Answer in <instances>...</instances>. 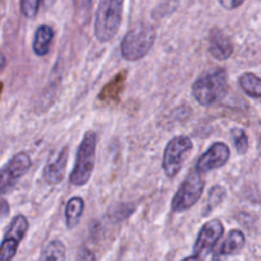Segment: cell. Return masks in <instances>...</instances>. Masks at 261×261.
<instances>
[{"instance_id":"7c38bea8","label":"cell","mask_w":261,"mask_h":261,"mask_svg":"<svg viewBox=\"0 0 261 261\" xmlns=\"http://www.w3.org/2000/svg\"><path fill=\"white\" fill-rule=\"evenodd\" d=\"M209 53L214 59L221 61L233 55V43L221 28H212L209 32Z\"/></svg>"},{"instance_id":"f546056e","label":"cell","mask_w":261,"mask_h":261,"mask_svg":"<svg viewBox=\"0 0 261 261\" xmlns=\"http://www.w3.org/2000/svg\"><path fill=\"white\" fill-rule=\"evenodd\" d=\"M2 89H3V84L0 83V93H2Z\"/></svg>"},{"instance_id":"603a6c76","label":"cell","mask_w":261,"mask_h":261,"mask_svg":"<svg viewBox=\"0 0 261 261\" xmlns=\"http://www.w3.org/2000/svg\"><path fill=\"white\" fill-rule=\"evenodd\" d=\"M41 0H20V10L22 14L28 19H32L36 17L40 9Z\"/></svg>"},{"instance_id":"6da1fadb","label":"cell","mask_w":261,"mask_h":261,"mask_svg":"<svg viewBox=\"0 0 261 261\" xmlns=\"http://www.w3.org/2000/svg\"><path fill=\"white\" fill-rule=\"evenodd\" d=\"M228 92V74L226 69L214 68L204 71L191 87V93L195 101L201 106H212L218 103Z\"/></svg>"},{"instance_id":"30bf717a","label":"cell","mask_w":261,"mask_h":261,"mask_svg":"<svg viewBox=\"0 0 261 261\" xmlns=\"http://www.w3.org/2000/svg\"><path fill=\"white\" fill-rule=\"evenodd\" d=\"M224 233V226L219 219H211L203 224L194 244V255H208L216 247Z\"/></svg>"},{"instance_id":"d4e9b609","label":"cell","mask_w":261,"mask_h":261,"mask_svg":"<svg viewBox=\"0 0 261 261\" xmlns=\"http://www.w3.org/2000/svg\"><path fill=\"white\" fill-rule=\"evenodd\" d=\"M245 3V0H219V4L227 10H233L236 8L241 7Z\"/></svg>"},{"instance_id":"ac0fdd59","label":"cell","mask_w":261,"mask_h":261,"mask_svg":"<svg viewBox=\"0 0 261 261\" xmlns=\"http://www.w3.org/2000/svg\"><path fill=\"white\" fill-rule=\"evenodd\" d=\"M66 249L60 240H53L42 250L38 261H65Z\"/></svg>"},{"instance_id":"e0dca14e","label":"cell","mask_w":261,"mask_h":261,"mask_svg":"<svg viewBox=\"0 0 261 261\" xmlns=\"http://www.w3.org/2000/svg\"><path fill=\"white\" fill-rule=\"evenodd\" d=\"M239 84L242 91L251 98L260 99L261 97V81L254 73H244L239 78Z\"/></svg>"},{"instance_id":"8fae6325","label":"cell","mask_w":261,"mask_h":261,"mask_svg":"<svg viewBox=\"0 0 261 261\" xmlns=\"http://www.w3.org/2000/svg\"><path fill=\"white\" fill-rule=\"evenodd\" d=\"M69 160V147H63L43 168L42 177L50 185H59L65 178L66 165Z\"/></svg>"},{"instance_id":"3957f363","label":"cell","mask_w":261,"mask_h":261,"mask_svg":"<svg viewBox=\"0 0 261 261\" xmlns=\"http://www.w3.org/2000/svg\"><path fill=\"white\" fill-rule=\"evenodd\" d=\"M125 0H99L94 20V36L99 42H109L117 35L124 17Z\"/></svg>"},{"instance_id":"7a4b0ae2","label":"cell","mask_w":261,"mask_h":261,"mask_svg":"<svg viewBox=\"0 0 261 261\" xmlns=\"http://www.w3.org/2000/svg\"><path fill=\"white\" fill-rule=\"evenodd\" d=\"M157 38V31L152 24L139 22L133 25L124 36L120 45L121 55L127 61H138L147 56Z\"/></svg>"},{"instance_id":"9a60e30c","label":"cell","mask_w":261,"mask_h":261,"mask_svg":"<svg viewBox=\"0 0 261 261\" xmlns=\"http://www.w3.org/2000/svg\"><path fill=\"white\" fill-rule=\"evenodd\" d=\"M126 71H121L117 74L112 81H110L102 89L99 94V99L107 102H117L120 99V93L124 89L125 81H126Z\"/></svg>"},{"instance_id":"484cf974","label":"cell","mask_w":261,"mask_h":261,"mask_svg":"<svg viewBox=\"0 0 261 261\" xmlns=\"http://www.w3.org/2000/svg\"><path fill=\"white\" fill-rule=\"evenodd\" d=\"M10 206L5 199H0V223L9 216Z\"/></svg>"},{"instance_id":"ba28073f","label":"cell","mask_w":261,"mask_h":261,"mask_svg":"<svg viewBox=\"0 0 261 261\" xmlns=\"http://www.w3.org/2000/svg\"><path fill=\"white\" fill-rule=\"evenodd\" d=\"M28 228V219L23 214H18L12 219L0 244V261H12L14 259L19 244L27 234Z\"/></svg>"},{"instance_id":"8992f818","label":"cell","mask_w":261,"mask_h":261,"mask_svg":"<svg viewBox=\"0 0 261 261\" xmlns=\"http://www.w3.org/2000/svg\"><path fill=\"white\" fill-rule=\"evenodd\" d=\"M205 189V181L198 172H193L178 186L171 203V209L175 213H182L193 208L199 200Z\"/></svg>"},{"instance_id":"9c48e42d","label":"cell","mask_w":261,"mask_h":261,"mask_svg":"<svg viewBox=\"0 0 261 261\" xmlns=\"http://www.w3.org/2000/svg\"><path fill=\"white\" fill-rule=\"evenodd\" d=\"M231 157V149L226 143L216 142L208 148L205 153L198 160L195 165V172L204 175L211 171L218 170L227 165Z\"/></svg>"},{"instance_id":"4316f807","label":"cell","mask_w":261,"mask_h":261,"mask_svg":"<svg viewBox=\"0 0 261 261\" xmlns=\"http://www.w3.org/2000/svg\"><path fill=\"white\" fill-rule=\"evenodd\" d=\"M5 65H7V59H5V56L0 53V73L4 70Z\"/></svg>"},{"instance_id":"2e32d148","label":"cell","mask_w":261,"mask_h":261,"mask_svg":"<svg viewBox=\"0 0 261 261\" xmlns=\"http://www.w3.org/2000/svg\"><path fill=\"white\" fill-rule=\"evenodd\" d=\"M84 212V200L81 196H73L65 205V224L69 229L75 228Z\"/></svg>"},{"instance_id":"d6986e66","label":"cell","mask_w":261,"mask_h":261,"mask_svg":"<svg viewBox=\"0 0 261 261\" xmlns=\"http://www.w3.org/2000/svg\"><path fill=\"white\" fill-rule=\"evenodd\" d=\"M227 196V190L222 185H214L209 191L208 201H206V206L204 209V216H208L212 211L218 208Z\"/></svg>"},{"instance_id":"7402d4cb","label":"cell","mask_w":261,"mask_h":261,"mask_svg":"<svg viewBox=\"0 0 261 261\" xmlns=\"http://www.w3.org/2000/svg\"><path fill=\"white\" fill-rule=\"evenodd\" d=\"M178 4H180V0H161V3L154 10V17L163 18L171 15L177 9Z\"/></svg>"},{"instance_id":"4fadbf2b","label":"cell","mask_w":261,"mask_h":261,"mask_svg":"<svg viewBox=\"0 0 261 261\" xmlns=\"http://www.w3.org/2000/svg\"><path fill=\"white\" fill-rule=\"evenodd\" d=\"M246 239L245 234L240 229H232L226 239L221 242L214 252V260H219L221 257L234 256L244 250Z\"/></svg>"},{"instance_id":"44dd1931","label":"cell","mask_w":261,"mask_h":261,"mask_svg":"<svg viewBox=\"0 0 261 261\" xmlns=\"http://www.w3.org/2000/svg\"><path fill=\"white\" fill-rule=\"evenodd\" d=\"M92 4H93V0H74L75 14L82 24H86L87 22H89Z\"/></svg>"},{"instance_id":"5bb4252c","label":"cell","mask_w":261,"mask_h":261,"mask_svg":"<svg viewBox=\"0 0 261 261\" xmlns=\"http://www.w3.org/2000/svg\"><path fill=\"white\" fill-rule=\"evenodd\" d=\"M54 36H55V32H54L53 27H50L47 24L40 25L36 30L35 36H33V53L37 56H45L50 51Z\"/></svg>"},{"instance_id":"52a82bcc","label":"cell","mask_w":261,"mask_h":261,"mask_svg":"<svg viewBox=\"0 0 261 261\" xmlns=\"http://www.w3.org/2000/svg\"><path fill=\"white\" fill-rule=\"evenodd\" d=\"M32 160L25 152H19L13 155L2 168H0V196L10 193L22 180L23 176L30 171Z\"/></svg>"},{"instance_id":"83f0119b","label":"cell","mask_w":261,"mask_h":261,"mask_svg":"<svg viewBox=\"0 0 261 261\" xmlns=\"http://www.w3.org/2000/svg\"><path fill=\"white\" fill-rule=\"evenodd\" d=\"M181 261H204V259L201 256H198V255H193V256H188Z\"/></svg>"},{"instance_id":"cb8c5ba5","label":"cell","mask_w":261,"mask_h":261,"mask_svg":"<svg viewBox=\"0 0 261 261\" xmlns=\"http://www.w3.org/2000/svg\"><path fill=\"white\" fill-rule=\"evenodd\" d=\"M76 261H96V255L88 247H82L76 255Z\"/></svg>"},{"instance_id":"f1b7e54d","label":"cell","mask_w":261,"mask_h":261,"mask_svg":"<svg viewBox=\"0 0 261 261\" xmlns=\"http://www.w3.org/2000/svg\"><path fill=\"white\" fill-rule=\"evenodd\" d=\"M55 2L56 0H43V4H45L46 8H50V7H53L54 3Z\"/></svg>"},{"instance_id":"ffe728a7","label":"cell","mask_w":261,"mask_h":261,"mask_svg":"<svg viewBox=\"0 0 261 261\" xmlns=\"http://www.w3.org/2000/svg\"><path fill=\"white\" fill-rule=\"evenodd\" d=\"M232 139L234 142V147H236L237 153L240 155H245L249 150L250 143H249V137H247L246 132L242 129H232L231 130Z\"/></svg>"},{"instance_id":"5b68a950","label":"cell","mask_w":261,"mask_h":261,"mask_svg":"<svg viewBox=\"0 0 261 261\" xmlns=\"http://www.w3.org/2000/svg\"><path fill=\"white\" fill-rule=\"evenodd\" d=\"M193 148V140L186 135H177L167 143L163 152L162 168L168 178H173L178 175Z\"/></svg>"},{"instance_id":"277c9868","label":"cell","mask_w":261,"mask_h":261,"mask_svg":"<svg viewBox=\"0 0 261 261\" xmlns=\"http://www.w3.org/2000/svg\"><path fill=\"white\" fill-rule=\"evenodd\" d=\"M97 134L93 130H88L83 135L78 150H76L75 163L69 176V181L74 186H83L91 178L96 163Z\"/></svg>"}]
</instances>
